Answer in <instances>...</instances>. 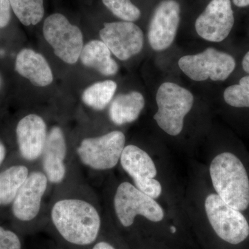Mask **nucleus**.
<instances>
[{
  "mask_svg": "<svg viewBox=\"0 0 249 249\" xmlns=\"http://www.w3.org/2000/svg\"><path fill=\"white\" fill-rule=\"evenodd\" d=\"M183 206L199 249H226L249 240L247 216L214 191L201 161L190 163Z\"/></svg>",
  "mask_w": 249,
  "mask_h": 249,
  "instance_id": "1",
  "label": "nucleus"
},
{
  "mask_svg": "<svg viewBox=\"0 0 249 249\" xmlns=\"http://www.w3.org/2000/svg\"><path fill=\"white\" fill-rule=\"evenodd\" d=\"M113 207L121 227L137 230V240H155L176 249H199L186 214L156 200L132 183H119Z\"/></svg>",
  "mask_w": 249,
  "mask_h": 249,
  "instance_id": "2",
  "label": "nucleus"
},
{
  "mask_svg": "<svg viewBox=\"0 0 249 249\" xmlns=\"http://www.w3.org/2000/svg\"><path fill=\"white\" fill-rule=\"evenodd\" d=\"M120 163L139 190L185 214L184 188L178 182L170 155L157 150L151 153L138 145L129 144L124 147Z\"/></svg>",
  "mask_w": 249,
  "mask_h": 249,
  "instance_id": "3",
  "label": "nucleus"
},
{
  "mask_svg": "<svg viewBox=\"0 0 249 249\" xmlns=\"http://www.w3.org/2000/svg\"><path fill=\"white\" fill-rule=\"evenodd\" d=\"M201 155L213 189L228 205L245 214L249 210V172L245 162L235 152L224 149L209 147Z\"/></svg>",
  "mask_w": 249,
  "mask_h": 249,
  "instance_id": "4",
  "label": "nucleus"
},
{
  "mask_svg": "<svg viewBox=\"0 0 249 249\" xmlns=\"http://www.w3.org/2000/svg\"><path fill=\"white\" fill-rule=\"evenodd\" d=\"M52 219L60 235L72 245H91L101 231V219L97 210L80 199H63L55 203Z\"/></svg>",
  "mask_w": 249,
  "mask_h": 249,
  "instance_id": "5",
  "label": "nucleus"
},
{
  "mask_svg": "<svg viewBox=\"0 0 249 249\" xmlns=\"http://www.w3.org/2000/svg\"><path fill=\"white\" fill-rule=\"evenodd\" d=\"M156 103L157 111L153 119L159 128L168 137L178 138L194 106L193 93L176 83L166 82L160 85Z\"/></svg>",
  "mask_w": 249,
  "mask_h": 249,
  "instance_id": "6",
  "label": "nucleus"
},
{
  "mask_svg": "<svg viewBox=\"0 0 249 249\" xmlns=\"http://www.w3.org/2000/svg\"><path fill=\"white\" fill-rule=\"evenodd\" d=\"M178 65L194 81H224L235 70L236 63L230 54L210 47L201 53L181 57Z\"/></svg>",
  "mask_w": 249,
  "mask_h": 249,
  "instance_id": "7",
  "label": "nucleus"
},
{
  "mask_svg": "<svg viewBox=\"0 0 249 249\" xmlns=\"http://www.w3.org/2000/svg\"><path fill=\"white\" fill-rule=\"evenodd\" d=\"M125 136L121 131L82 141L77 152L82 163L97 170L113 169L120 163L125 146Z\"/></svg>",
  "mask_w": 249,
  "mask_h": 249,
  "instance_id": "8",
  "label": "nucleus"
},
{
  "mask_svg": "<svg viewBox=\"0 0 249 249\" xmlns=\"http://www.w3.org/2000/svg\"><path fill=\"white\" fill-rule=\"evenodd\" d=\"M43 35L62 61L70 65L78 61L83 48V34L65 16L60 14L49 16L44 22Z\"/></svg>",
  "mask_w": 249,
  "mask_h": 249,
  "instance_id": "9",
  "label": "nucleus"
},
{
  "mask_svg": "<svg viewBox=\"0 0 249 249\" xmlns=\"http://www.w3.org/2000/svg\"><path fill=\"white\" fill-rule=\"evenodd\" d=\"M181 8L176 0H163L156 7L149 24L147 38L155 52H163L173 43L180 22Z\"/></svg>",
  "mask_w": 249,
  "mask_h": 249,
  "instance_id": "10",
  "label": "nucleus"
},
{
  "mask_svg": "<svg viewBox=\"0 0 249 249\" xmlns=\"http://www.w3.org/2000/svg\"><path fill=\"white\" fill-rule=\"evenodd\" d=\"M99 34L111 53L124 61L140 53L143 47L142 31L133 22L105 23Z\"/></svg>",
  "mask_w": 249,
  "mask_h": 249,
  "instance_id": "11",
  "label": "nucleus"
},
{
  "mask_svg": "<svg viewBox=\"0 0 249 249\" xmlns=\"http://www.w3.org/2000/svg\"><path fill=\"white\" fill-rule=\"evenodd\" d=\"M233 25L231 0H211L196 19V30L205 40L220 42L229 36Z\"/></svg>",
  "mask_w": 249,
  "mask_h": 249,
  "instance_id": "12",
  "label": "nucleus"
},
{
  "mask_svg": "<svg viewBox=\"0 0 249 249\" xmlns=\"http://www.w3.org/2000/svg\"><path fill=\"white\" fill-rule=\"evenodd\" d=\"M48 178L45 174L34 172L28 177L12 203V213L21 222H30L40 211L42 196L45 195Z\"/></svg>",
  "mask_w": 249,
  "mask_h": 249,
  "instance_id": "13",
  "label": "nucleus"
},
{
  "mask_svg": "<svg viewBox=\"0 0 249 249\" xmlns=\"http://www.w3.org/2000/svg\"><path fill=\"white\" fill-rule=\"evenodd\" d=\"M18 149L21 157L32 161L42 155L47 137V125L40 116L29 114L16 127Z\"/></svg>",
  "mask_w": 249,
  "mask_h": 249,
  "instance_id": "14",
  "label": "nucleus"
},
{
  "mask_svg": "<svg viewBox=\"0 0 249 249\" xmlns=\"http://www.w3.org/2000/svg\"><path fill=\"white\" fill-rule=\"evenodd\" d=\"M44 171L50 182H62L66 175L64 160L66 158L67 145L60 127L54 126L47 134L43 152Z\"/></svg>",
  "mask_w": 249,
  "mask_h": 249,
  "instance_id": "15",
  "label": "nucleus"
},
{
  "mask_svg": "<svg viewBox=\"0 0 249 249\" xmlns=\"http://www.w3.org/2000/svg\"><path fill=\"white\" fill-rule=\"evenodd\" d=\"M16 70L35 86L46 87L53 81V73L48 62L41 54L31 49H22L18 54Z\"/></svg>",
  "mask_w": 249,
  "mask_h": 249,
  "instance_id": "16",
  "label": "nucleus"
},
{
  "mask_svg": "<svg viewBox=\"0 0 249 249\" xmlns=\"http://www.w3.org/2000/svg\"><path fill=\"white\" fill-rule=\"evenodd\" d=\"M145 104V98L138 91L118 95L109 106V119L116 125L130 124L138 119Z\"/></svg>",
  "mask_w": 249,
  "mask_h": 249,
  "instance_id": "17",
  "label": "nucleus"
},
{
  "mask_svg": "<svg viewBox=\"0 0 249 249\" xmlns=\"http://www.w3.org/2000/svg\"><path fill=\"white\" fill-rule=\"evenodd\" d=\"M80 61L85 67L95 69L104 76H114L119 66L111 58V52L103 41L91 40L83 47Z\"/></svg>",
  "mask_w": 249,
  "mask_h": 249,
  "instance_id": "18",
  "label": "nucleus"
},
{
  "mask_svg": "<svg viewBox=\"0 0 249 249\" xmlns=\"http://www.w3.org/2000/svg\"><path fill=\"white\" fill-rule=\"evenodd\" d=\"M29 175V170L22 165H12L0 172L1 206L12 204L19 188L25 182Z\"/></svg>",
  "mask_w": 249,
  "mask_h": 249,
  "instance_id": "19",
  "label": "nucleus"
},
{
  "mask_svg": "<svg viewBox=\"0 0 249 249\" xmlns=\"http://www.w3.org/2000/svg\"><path fill=\"white\" fill-rule=\"evenodd\" d=\"M116 89L117 84L113 80L98 82L85 90L82 100L86 106L101 111L110 103Z\"/></svg>",
  "mask_w": 249,
  "mask_h": 249,
  "instance_id": "20",
  "label": "nucleus"
},
{
  "mask_svg": "<svg viewBox=\"0 0 249 249\" xmlns=\"http://www.w3.org/2000/svg\"><path fill=\"white\" fill-rule=\"evenodd\" d=\"M11 7L22 24L36 25L45 14L43 0H9Z\"/></svg>",
  "mask_w": 249,
  "mask_h": 249,
  "instance_id": "21",
  "label": "nucleus"
},
{
  "mask_svg": "<svg viewBox=\"0 0 249 249\" xmlns=\"http://www.w3.org/2000/svg\"><path fill=\"white\" fill-rule=\"evenodd\" d=\"M224 101L236 108H249V75L241 78L239 84L228 87L224 92Z\"/></svg>",
  "mask_w": 249,
  "mask_h": 249,
  "instance_id": "22",
  "label": "nucleus"
},
{
  "mask_svg": "<svg viewBox=\"0 0 249 249\" xmlns=\"http://www.w3.org/2000/svg\"><path fill=\"white\" fill-rule=\"evenodd\" d=\"M103 4L116 17L133 22L141 17V11L130 0H103Z\"/></svg>",
  "mask_w": 249,
  "mask_h": 249,
  "instance_id": "23",
  "label": "nucleus"
},
{
  "mask_svg": "<svg viewBox=\"0 0 249 249\" xmlns=\"http://www.w3.org/2000/svg\"><path fill=\"white\" fill-rule=\"evenodd\" d=\"M0 249H22V244L17 234L0 227Z\"/></svg>",
  "mask_w": 249,
  "mask_h": 249,
  "instance_id": "24",
  "label": "nucleus"
},
{
  "mask_svg": "<svg viewBox=\"0 0 249 249\" xmlns=\"http://www.w3.org/2000/svg\"><path fill=\"white\" fill-rule=\"evenodd\" d=\"M11 4L9 0H0V28L8 25L11 19Z\"/></svg>",
  "mask_w": 249,
  "mask_h": 249,
  "instance_id": "25",
  "label": "nucleus"
},
{
  "mask_svg": "<svg viewBox=\"0 0 249 249\" xmlns=\"http://www.w3.org/2000/svg\"><path fill=\"white\" fill-rule=\"evenodd\" d=\"M137 249H176L162 242L152 240H137Z\"/></svg>",
  "mask_w": 249,
  "mask_h": 249,
  "instance_id": "26",
  "label": "nucleus"
},
{
  "mask_svg": "<svg viewBox=\"0 0 249 249\" xmlns=\"http://www.w3.org/2000/svg\"><path fill=\"white\" fill-rule=\"evenodd\" d=\"M92 249H119L114 244L107 241H101L93 246Z\"/></svg>",
  "mask_w": 249,
  "mask_h": 249,
  "instance_id": "27",
  "label": "nucleus"
},
{
  "mask_svg": "<svg viewBox=\"0 0 249 249\" xmlns=\"http://www.w3.org/2000/svg\"><path fill=\"white\" fill-rule=\"evenodd\" d=\"M6 157V147L4 142L0 140V165H1Z\"/></svg>",
  "mask_w": 249,
  "mask_h": 249,
  "instance_id": "28",
  "label": "nucleus"
},
{
  "mask_svg": "<svg viewBox=\"0 0 249 249\" xmlns=\"http://www.w3.org/2000/svg\"><path fill=\"white\" fill-rule=\"evenodd\" d=\"M242 67L245 72L249 74V52H247L242 60Z\"/></svg>",
  "mask_w": 249,
  "mask_h": 249,
  "instance_id": "29",
  "label": "nucleus"
},
{
  "mask_svg": "<svg viewBox=\"0 0 249 249\" xmlns=\"http://www.w3.org/2000/svg\"><path fill=\"white\" fill-rule=\"evenodd\" d=\"M234 4L238 7L249 6V0H233Z\"/></svg>",
  "mask_w": 249,
  "mask_h": 249,
  "instance_id": "30",
  "label": "nucleus"
},
{
  "mask_svg": "<svg viewBox=\"0 0 249 249\" xmlns=\"http://www.w3.org/2000/svg\"><path fill=\"white\" fill-rule=\"evenodd\" d=\"M1 78H0V87H1Z\"/></svg>",
  "mask_w": 249,
  "mask_h": 249,
  "instance_id": "31",
  "label": "nucleus"
},
{
  "mask_svg": "<svg viewBox=\"0 0 249 249\" xmlns=\"http://www.w3.org/2000/svg\"><path fill=\"white\" fill-rule=\"evenodd\" d=\"M0 206H1V202H0Z\"/></svg>",
  "mask_w": 249,
  "mask_h": 249,
  "instance_id": "32",
  "label": "nucleus"
}]
</instances>
